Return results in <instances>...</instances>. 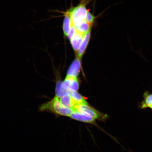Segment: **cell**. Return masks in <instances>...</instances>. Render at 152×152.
<instances>
[{
    "mask_svg": "<svg viewBox=\"0 0 152 152\" xmlns=\"http://www.w3.org/2000/svg\"><path fill=\"white\" fill-rule=\"evenodd\" d=\"M39 109L41 111L50 112L57 115L68 117L73 112L71 109L63 105L57 96L55 97L50 101L42 104L40 106Z\"/></svg>",
    "mask_w": 152,
    "mask_h": 152,
    "instance_id": "6da1fadb",
    "label": "cell"
},
{
    "mask_svg": "<svg viewBox=\"0 0 152 152\" xmlns=\"http://www.w3.org/2000/svg\"><path fill=\"white\" fill-rule=\"evenodd\" d=\"M81 3L77 7L67 12L71 18L72 26L75 27L85 20L87 10L85 3Z\"/></svg>",
    "mask_w": 152,
    "mask_h": 152,
    "instance_id": "7a4b0ae2",
    "label": "cell"
},
{
    "mask_svg": "<svg viewBox=\"0 0 152 152\" xmlns=\"http://www.w3.org/2000/svg\"><path fill=\"white\" fill-rule=\"evenodd\" d=\"M74 111H78L80 113L90 116L96 120L99 121H104L109 118V116L107 114L101 113L89 104L76 105L73 110V112Z\"/></svg>",
    "mask_w": 152,
    "mask_h": 152,
    "instance_id": "3957f363",
    "label": "cell"
},
{
    "mask_svg": "<svg viewBox=\"0 0 152 152\" xmlns=\"http://www.w3.org/2000/svg\"><path fill=\"white\" fill-rule=\"evenodd\" d=\"M69 117L75 120L81 122L90 124L97 126L96 123V120L90 116L80 113L78 111L73 112Z\"/></svg>",
    "mask_w": 152,
    "mask_h": 152,
    "instance_id": "277c9868",
    "label": "cell"
},
{
    "mask_svg": "<svg viewBox=\"0 0 152 152\" xmlns=\"http://www.w3.org/2000/svg\"><path fill=\"white\" fill-rule=\"evenodd\" d=\"M80 59L77 58L72 63L67 72L68 77H77L78 75L81 67Z\"/></svg>",
    "mask_w": 152,
    "mask_h": 152,
    "instance_id": "5b68a950",
    "label": "cell"
},
{
    "mask_svg": "<svg viewBox=\"0 0 152 152\" xmlns=\"http://www.w3.org/2000/svg\"><path fill=\"white\" fill-rule=\"evenodd\" d=\"M64 83L70 91H77L79 90V83L77 77L66 76Z\"/></svg>",
    "mask_w": 152,
    "mask_h": 152,
    "instance_id": "8992f818",
    "label": "cell"
},
{
    "mask_svg": "<svg viewBox=\"0 0 152 152\" xmlns=\"http://www.w3.org/2000/svg\"><path fill=\"white\" fill-rule=\"evenodd\" d=\"M85 34H82L77 31L75 35L70 40L72 47L75 52H77L82 42Z\"/></svg>",
    "mask_w": 152,
    "mask_h": 152,
    "instance_id": "52a82bcc",
    "label": "cell"
},
{
    "mask_svg": "<svg viewBox=\"0 0 152 152\" xmlns=\"http://www.w3.org/2000/svg\"><path fill=\"white\" fill-rule=\"evenodd\" d=\"M91 28L85 34L84 38L80 47L78 50V58L81 59L86 49L90 40Z\"/></svg>",
    "mask_w": 152,
    "mask_h": 152,
    "instance_id": "ba28073f",
    "label": "cell"
},
{
    "mask_svg": "<svg viewBox=\"0 0 152 152\" xmlns=\"http://www.w3.org/2000/svg\"><path fill=\"white\" fill-rule=\"evenodd\" d=\"M70 91L61 81L57 82L56 88V96L58 98L62 97L67 95H69Z\"/></svg>",
    "mask_w": 152,
    "mask_h": 152,
    "instance_id": "9c48e42d",
    "label": "cell"
},
{
    "mask_svg": "<svg viewBox=\"0 0 152 152\" xmlns=\"http://www.w3.org/2000/svg\"><path fill=\"white\" fill-rule=\"evenodd\" d=\"M69 95L75 102V106L79 104H88L83 96L77 92V91H70Z\"/></svg>",
    "mask_w": 152,
    "mask_h": 152,
    "instance_id": "30bf717a",
    "label": "cell"
},
{
    "mask_svg": "<svg viewBox=\"0 0 152 152\" xmlns=\"http://www.w3.org/2000/svg\"><path fill=\"white\" fill-rule=\"evenodd\" d=\"M72 26L71 19L69 14L67 12L65 14V18L64 19L63 24V30L64 35L65 37H67L68 34L69 33Z\"/></svg>",
    "mask_w": 152,
    "mask_h": 152,
    "instance_id": "8fae6325",
    "label": "cell"
},
{
    "mask_svg": "<svg viewBox=\"0 0 152 152\" xmlns=\"http://www.w3.org/2000/svg\"><path fill=\"white\" fill-rule=\"evenodd\" d=\"M59 100L63 105L71 109L73 111L75 104L69 95H66L62 98H59Z\"/></svg>",
    "mask_w": 152,
    "mask_h": 152,
    "instance_id": "7c38bea8",
    "label": "cell"
},
{
    "mask_svg": "<svg viewBox=\"0 0 152 152\" xmlns=\"http://www.w3.org/2000/svg\"><path fill=\"white\" fill-rule=\"evenodd\" d=\"M93 24L90 25L84 21L78 26L75 27L76 30L78 32L82 34H85L88 32L89 30L92 27Z\"/></svg>",
    "mask_w": 152,
    "mask_h": 152,
    "instance_id": "4fadbf2b",
    "label": "cell"
},
{
    "mask_svg": "<svg viewBox=\"0 0 152 152\" xmlns=\"http://www.w3.org/2000/svg\"><path fill=\"white\" fill-rule=\"evenodd\" d=\"M95 18H96V17L91 14L89 11H87L86 16L85 18V21L87 23L90 25L93 24Z\"/></svg>",
    "mask_w": 152,
    "mask_h": 152,
    "instance_id": "5bb4252c",
    "label": "cell"
},
{
    "mask_svg": "<svg viewBox=\"0 0 152 152\" xmlns=\"http://www.w3.org/2000/svg\"><path fill=\"white\" fill-rule=\"evenodd\" d=\"M76 32H77V30H76L75 28L72 25L69 33L68 34L67 37L68 39L70 40L75 35Z\"/></svg>",
    "mask_w": 152,
    "mask_h": 152,
    "instance_id": "9a60e30c",
    "label": "cell"
},
{
    "mask_svg": "<svg viewBox=\"0 0 152 152\" xmlns=\"http://www.w3.org/2000/svg\"><path fill=\"white\" fill-rule=\"evenodd\" d=\"M148 103L149 109L152 111V93L149 94L148 95Z\"/></svg>",
    "mask_w": 152,
    "mask_h": 152,
    "instance_id": "2e32d148",
    "label": "cell"
}]
</instances>
